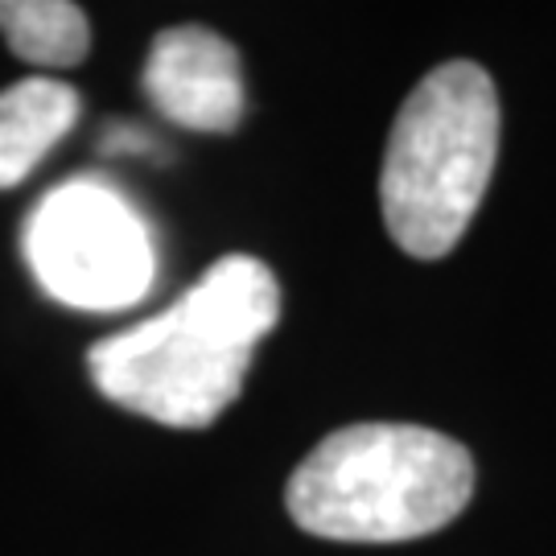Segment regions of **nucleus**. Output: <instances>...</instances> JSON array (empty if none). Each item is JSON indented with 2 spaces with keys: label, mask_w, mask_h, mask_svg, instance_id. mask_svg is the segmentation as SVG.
<instances>
[{
  "label": "nucleus",
  "mask_w": 556,
  "mask_h": 556,
  "mask_svg": "<svg viewBox=\"0 0 556 556\" xmlns=\"http://www.w3.org/2000/svg\"><path fill=\"white\" fill-rule=\"evenodd\" d=\"M280 285L256 256H223L169 309L87 351L103 396L169 429H206L243 392L256 346L277 330Z\"/></svg>",
  "instance_id": "nucleus-1"
},
{
  "label": "nucleus",
  "mask_w": 556,
  "mask_h": 556,
  "mask_svg": "<svg viewBox=\"0 0 556 556\" xmlns=\"http://www.w3.org/2000/svg\"><path fill=\"white\" fill-rule=\"evenodd\" d=\"M475 495L466 445L420 425L367 420L314 445L285 507L301 532L342 544H400L445 528Z\"/></svg>",
  "instance_id": "nucleus-2"
},
{
  "label": "nucleus",
  "mask_w": 556,
  "mask_h": 556,
  "mask_svg": "<svg viewBox=\"0 0 556 556\" xmlns=\"http://www.w3.org/2000/svg\"><path fill=\"white\" fill-rule=\"evenodd\" d=\"M498 153V96L478 62H445L396 112L379 206L408 256H450L475 219Z\"/></svg>",
  "instance_id": "nucleus-3"
},
{
  "label": "nucleus",
  "mask_w": 556,
  "mask_h": 556,
  "mask_svg": "<svg viewBox=\"0 0 556 556\" xmlns=\"http://www.w3.org/2000/svg\"><path fill=\"white\" fill-rule=\"evenodd\" d=\"M25 260L50 298L87 314L137 305L157 277L149 223L100 178L62 181L34 206Z\"/></svg>",
  "instance_id": "nucleus-4"
},
{
  "label": "nucleus",
  "mask_w": 556,
  "mask_h": 556,
  "mask_svg": "<svg viewBox=\"0 0 556 556\" xmlns=\"http://www.w3.org/2000/svg\"><path fill=\"white\" fill-rule=\"evenodd\" d=\"M140 91L161 116L194 132H231L243 116L236 46L206 25L157 34L140 71Z\"/></svg>",
  "instance_id": "nucleus-5"
},
{
  "label": "nucleus",
  "mask_w": 556,
  "mask_h": 556,
  "mask_svg": "<svg viewBox=\"0 0 556 556\" xmlns=\"http://www.w3.org/2000/svg\"><path fill=\"white\" fill-rule=\"evenodd\" d=\"M79 108L71 83L46 75H29L0 91V190L34 174V165L75 128Z\"/></svg>",
  "instance_id": "nucleus-6"
},
{
  "label": "nucleus",
  "mask_w": 556,
  "mask_h": 556,
  "mask_svg": "<svg viewBox=\"0 0 556 556\" xmlns=\"http://www.w3.org/2000/svg\"><path fill=\"white\" fill-rule=\"evenodd\" d=\"M0 34L21 62L66 71L87 59V13L71 0H0Z\"/></svg>",
  "instance_id": "nucleus-7"
}]
</instances>
